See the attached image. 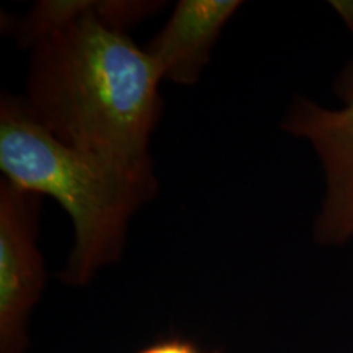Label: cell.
<instances>
[{
    "label": "cell",
    "instance_id": "1",
    "mask_svg": "<svg viewBox=\"0 0 353 353\" xmlns=\"http://www.w3.org/2000/svg\"><path fill=\"white\" fill-rule=\"evenodd\" d=\"M59 23L33 43L26 107L61 143L157 190L149 141L161 70L101 3L57 2Z\"/></svg>",
    "mask_w": 353,
    "mask_h": 353
},
{
    "label": "cell",
    "instance_id": "2",
    "mask_svg": "<svg viewBox=\"0 0 353 353\" xmlns=\"http://www.w3.org/2000/svg\"><path fill=\"white\" fill-rule=\"evenodd\" d=\"M0 169L6 182L54 198L69 214L74 247L59 276L70 286L87 285L120 259L132 213L156 193L61 143L34 120L25 100L12 95L0 103Z\"/></svg>",
    "mask_w": 353,
    "mask_h": 353
},
{
    "label": "cell",
    "instance_id": "3",
    "mask_svg": "<svg viewBox=\"0 0 353 353\" xmlns=\"http://www.w3.org/2000/svg\"><path fill=\"white\" fill-rule=\"evenodd\" d=\"M39 200L6 180L0 185V353L26 352L30 314L46 283L37 244Z\"/></svg>",
    "mask_w": 353,
    "mask_h": 353
},
{
    "label": "cell",
    "instance_id": "4",
    "mask_svg": "<svg viewBox=\"0 0 353 353\" xmlns=\"http://www.w3.org/2000/svg\"><path fill=\"white\" fill-rule=\"evenodd\" d=\"M283 128L312 145L324 169L325 196L314 228L317 242L342 244L353 237V82L342 108L294 100Z\"/></svg>",
    "mask_w": 353,
    "mask_h": 353
},
{
    "label": "cell",
    "instance_id": "5",
    "mask_svg": "<svg viewBox=\"0 0 353 353\" xmlns=\"http://www.w3.org/2000/svg\"><path fill=\"white\" fill-rule=\"evenodd\" d=\"M241 7L237 0H182L145 48L162 79L192 85L208 64L224 25Z\"/></svg>",
    "mask_w": 353,
    "mask_h": 353
},
{
    "label": "cell",
    "instance_id": "6",
    "mask_svg": "<svg viewBox=\"0 0 353 353\" xmlns=\"http://www.w3.org/2000/svg\"><path fill=\"white\" fill-rule=\"evenodd\" d=\"M138 353H205L196 343L192 341H185L180 337H170V339H162L156 343L144 347L143 350Z\"/></svg>",
    "mask_w": 353,
    "mask_h": 353
},
{
    "label": "cell",
    "instance_id": "7",
    "mask_svg": "<svg viewBox=\"0 0 353 353\" xmlns=\"http://www.w3.org/2000/svg\"><path fill=\"white\" fill-rule=\"evenodd\" d=\"M334 6L339 12H341L342 19L345 20L348 28L353 32V2H335Z\"/></svg>",
    "mask_w": 353,
    "mask_h": 353
}]
</instances>
